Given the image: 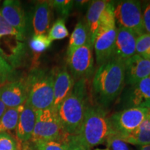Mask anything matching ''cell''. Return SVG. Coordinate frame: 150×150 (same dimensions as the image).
I'll return each mask as SVG.
<instances>
[{
  "label": "cell",
  "mask_w": 150,
  "mask_h": 150,
  "mask_svg": "<svg viewBox=\"0 0 150 150\" xmlns=\"http://www.w3.org/2000/svg\"><path fill=\"white\" fill-rule=\"evenodd\" d=\"M125 83V63L112 57L100 65L92 82V93L95 105L108 107L122 92Z\"/></svg>",
  "instance_id": "6da1fadb"
},
{
  "label": "cell",
  "mask_w": 150,
  "mask_h": 150,
  "mask_svg": "<svg viewBox=\"0 0 150 150\" xmlns=\"http://www.w3.org/2000/svg\"><path fill=\"white\" fill-rule=\"evenodd\" d=\"M112 134L115 132L104 108L89 104L79 129L71 136L91 150V148L104 143Z\"/></svg>",
  "instance_id": "7a4b0ae2"
},
{
  "label": "cell",
  "mask_w": 150,
  "mask_h": 150,
  "mask_svg": "<svg viewBox=\"0 0 150 150\" xmlns=\"http://www.w3.org/2000/svg\"><path fill=\"white\" fill-rule=\"evenodd\" d=\"M86 80L75 82L72 92L56 110L63 130L68 136L74 135L79 129L89 105Z\"/></svg>",
  "instance_id": "3957f363"
},
{
  "label": "cell",
  "mask_w": 150,
  "mask_h": 150,
  "mask_svg": "<svg viewBox=\"0 0 150 150\" xmlns=\"http://www.w3.org/2000/svg\"><path fill=\"white\" fill-rule=\"evenodd\" d=\"M27 104L35 110L51 108L54 102V70L34 68L25 79Z\"/></svg>",
  "instance_id": "277c9868"
},
{
  "label": "cell",
  "mask_w": 150,
  "mask_h": 150,
  "mask_svg": "<svg viewBox=\"0 0 150 150\" xmlns=\"http://www.w3.org/2000/svg\"><path fill=\"white\" fill-rule=\"evenodd\" d=\"M69 136L63 130L56 110L51 108L36 110V121L31 142L52 140L65 143Z\"/></svg>",
  "instance_id": "5b68a950"
},
{
  "label": "cell",
  "mask_w": 150,
  "mask_h": 150,
  "mask_svg": "<svg viewBox=\"0 0 150 150\" xmlns=\"http://www.w3.org/2000/svg\"><path fill=\"white\" fill-rule=\"evenodd\" d=\"M113 11L115 24L118 28L131 30L138 36L145 33L140 1L135 0L119 1L114 5Z\"/></svg>",
  "instance_id": "8992f818"
},
{
  "label": "cell",
  "mask_w": 150,
  "mask_h": 150,
  "mask_svg": "<svg viewBox=\"0 0 150 150\" xmlns=\"http://www.w3.org/2000/svg\"><path fill=\"white\" fill-rule=\"evenodd\" d=\"M93 46L88 42L67 56V65L74 82L80 79H87L94 72Z\"/></svg>",
  "instance_id": "52a82bcc"
},
{
  "label": "cell",
  "mask_w": 150,
  "mask_h": 150,
  "mask_svg": "<svg viewBox=\"0 0 150 150\" xmlns=\"http://www.w3.org/2000/svg\"><path fill=\"white\" fill-rule=\"evenodd\" d=\"M149 110L147 108H128L112 114L108 118L112 130L115 134L133 132L145 120Z\"/></svg>",
  "instance_id": "ba28073f"
},
{
  "label": "cell",
  "mask_w": 150,
  "mask_h": 150,
  "mask_svg": "<svg viewBox=\"0 0 150 150\" xmlns=\"http://www.w3.org/2000/svg\"><path fill=\"white\" fill-rule=\"evenodd\" d=\"M117 35L115 23L100 24L93 42L97 63L99 66L113 56Z\"/></svg>",
  "instance_id": "9c48e42d"
},
{
  "label": "cell",
  "mask_w": 150,
  "mask_h": 150,
  "mask_svg": "<svg viewBox=\"0 0 150 150\" xmlns=\"http://www.w3.org/2000/svg\"><path fill=\"white\" fill-rule=\"evenodd\" d=\"M122 99L126 108L140 107L150 109V76L134 85L129 86Z\"/></svg>",
  "instance_id": "30bf717a"
},
{
  "label": "cell",
  "mask_w": 150,
  "mask_h": 150,
  "mask_svg": "<svg viewBox=\"0 0 150 150\" xmlns=\"http://www.w3.org/2000/svg\"><path fill=\"white\" fill-rule=\"evenodd\" d=\"M27 97L25 79L0 86V99L7 108H16L24 104Z\"/></svg>",
  "instance_id": "8fae6325"
},
{
  "label": "cell",
  "mask_w": 150,
  "mask_h": 150,
  "mask_svg": "<svg viewBox=\"0 0 150 150\" xmlns=\"http://www.w3.org/2000/svg\"><path fill=\"white\" fill-rule=\"evenodd\" d=\"M0 12L6 22L24 38L27 28V17L20 1L6 0Z\"/></svg>",
  "instance_id": "7c38bea8"
},
{
  "label": "cell",
  "mask_w": 150,
  "mask_h": 150,
  "mask_svg": "<svg viewBox=\"0 0 150 150\" xmlns=\"http://www.w3.org/2000/svg\"><path fill=\"white\" fill-rule=\"evenodd\" d=\"M138 35L131 30L117 28L115 47L112 57L126 62L136 54V40Z\"/></svg>",
  "instance_id": "4fadbf2b"
},
{
  "label": "cell",
  "mask_w": 150,
  "mask_h": 150,
  "mask_svg": "<svg viewBox=\"0 0 150 150\" xmlns=\"http://www.w3.org/2000/svg\"><path fill=\"white\" fill-rule=\"evenodd\" d=\"M150 76V58L136 54L125 62V83L132 86Z\"/></svg>",
  "instance_id": "5bb4252c"
},
{
  "label": "cell",
  "mask_w": 150,
  "mask_h": 150,
  "mask_svg": "<svg viewBox=\"0 0 150 150\" xmlns=\"http://www.w3.org/2000/svg\"><path fill=\"white\" fill-rule=\"evenodd\" d=\"M54 72V102L52 108L56 110L60 104L72 92L75 82L70 73L65 67Z\"/></svg>",
  "instance_id": "9a60e30c"
},
{
  "label": "cell",
  "mask_w": 150,
  "mask_h": 150,
  "mask_svg": "<svg viewBox=\"0 0 150 150\" xmlns=\"http://www.w3.org/2000/svg\"><path fill=\"white\" fill-rule=\"evenodd\" d=\"M52 9L50 1H40L35 4L32 18L34 35L45 34L50 30L53 16Z\"/></svg>",
  "instance_id": "2e32d148"
},
{
  "label": "cell",
  "mask_w": 150,
  "mask_h": 150,
  "mask_svg": "<svg viewBox=\"0 0 150 150\" xmlns=\"http://www.w3.org/2000/svg\"><path fill=\"white\" fill-rule=\"evenodd\" d=\"M36 121V110L25 102L17 125L16 136L19 141L27 142L31 140Z\"/></svg>",
  "instance_id": "e0dca14e"
},
{
  "label": "cell",
  "mask_w": 150,
  "mask_h": 150,
  "mask_svg": "<svg viewBox=\"0 0 150 150\" xmlns=\"http://www.w3.org/2000/svg\"><path fill=\"white\" fill-rule=\"evenodd\" d=\"M108 1L103 0L92 1L86 14V24L88 29L91 42L93 46L94 40L100 24L101 18Z\"/></svg>",
  "instance_id": "ac0fdd59"
},
{
  "label": "cell",
  "mask_w": 150,
  "mask_h": 150,
  "mask_svg": "<svg viewBox=\"0 0 150 150\" xmlns=\"http://www.w3.org/2000/svg\"><path fill=\"white\" fill-rule=\"evenodd\" d=\"M126 143L141 146L150 144V110L145 120L138 129L126 134H115Z\"/></svg>",
  "instance_id": "d6986e66"
},
{
  "label": "cell",
  "mask_w": 150,
  "mask_h": 150,
  "mask_svg": "<svg viewBox=\"0 0 150 150\" xmlns=\"http://www.w3.org/2000/svg\"><path fill=\"white\" fill-rule=\"evenodd\" d=\"M88 42H91L88 29L86 22L79 21L75 26L74 31L70 38L68 48H67V56L70 55L76 49L83 46Z\"/></svg>",
  "instance_id": "ffe728a7"
},
{
  "label": "cell",
  "mask_w": 150,
  "mask_h": 150,
  "mask_svg": "<svg viewBox=\"0 0 150 150\" xmlns=\"http://www.w3.org/2000/svg\"><path fill=\"white\" fill-rule=\"evenodd\" d=\"M24 105L16 108H8L0 119V133L16 129L19 117L24 108Z\"/></svg>",
  "instance_id": "44dd1931"
},
{
  "label": "cell",
  "mask_w": 150,
  "mask_h": 150,
  "mask_svg": "<svg viewBox=\"0 0 150 150\" xmlns=\"http://www.w3.org/2000/svg\"><path fill=\"white\" fill-rule=\"evenodd\" d=\"M52 42V41L50 40L46 34L33 35L30 40L29 47L33 53L40 54L51 46Z\"/></svg>",
  "instance_id": "7402d4cb"
},
{
  "label": "cell",
  "mask_w": 150,
  "mask_h": 150,
  "mask_svg": "<svg viewBox=\"0 0 150 150\" xmlns=\"http://www.w3.org/2000/svg\"><path fill=\"white\" fill-rule=\"evenodd\" d=\"M68 35L69 31L65 26V20L63 18H59L49 30L48 38L51 41H54L65 38Z\"/></svg>",
  "instance_id": "603a6c76"
},
{
  "label": "cell",
  "mask_w": 150,
  "mask_h": 150,
  "mask_svg": "<svg viewBox=\"0 0 150 150\" xmlns=\"http://www.w3.org/2000/svg\"><path fill=\"white\" fill-rule=\"evenodd\" d=\"M52 8L56 10L57 13L65 20L72 11L74 1L71 0H54L50 1Z\"/></svg>",
  "instance_id": "cb8c5ba5"
},
{
  "label": "cell",
  "mask_w": 150,
  "mask_h": 150,
  "mask_svg": "<svg viewBox=\"0 0 150 150\" xmlns=\"http://www.w3.org/2000/svg\"><path fill=\"white\" fill-rule=\"evenodd\" d=\"M136 54L150 58V34L145 33L137 38Z\"/></svg>",
  "instance_id": "d4e9b609"
},
{
  "label": "cell",
  "mask_w": 150,
  "mask_h": 150,
  "mask_svg": "<svg viewBox=\"0 0 150 150\" xmlns=\"http://www.w3.org/2000/svg\"><path fill=\"white\" fill-rule=\"evenodd\" d=\"M4 36L16 37L18 40H23L24 38L16 29L6 22L0 12V38Z\"/></svg>",
  "instance_id": "484cf974"
},
{
  "label": "cell",
  "mask_w": 150,
  "mask_h": 150,
  "mask_svg": "<svg viewBox=\"0 0 150 150\" xmlns=\"http://www.w3.org/2000/svg\"><path fill=\"white\" fill-rule=\"evenodd\" d=\"M13 74V68L0 54V86L6 83Z\"/></svg>",
  "instance_id": "4316f807"
},
{
  "label": "cell",
  "mask_w": 150,
  "mask_h": 150,
  "mask_svg": "<svg viewBox=\"0 0 150 150\" xmlns=\"http://www.w3.org/2000/svg\"><path fill=\"white\" fill-rule=\"evenodd\" d=\"M37 150H67L66 143L52 141V140H40L33 142Z\"/></svg>",
  "instance_id": "83f0119b"
},
{
  "label": "cell",
  "mask_w": 150,
  "mask_h": 150,
  "mask_svg": "<svg viewBox=\"0 0 150 150\" xmlns=\"http://www.w3.org/2000/svg\"><path fill=\"white\" fill-rule=\"evenodd\" d=\"M0 150H19L16 140L7 132L0 133Z\"/></svg>",
  "instance_id": "f1b7e54d"
},
{
  "label": "cell",
  "mask_w": 150,
  "mask_h": 150,
  "mask_svg": "<svg viewBox=\"0 0 150 150\" xmlns=\"http://www.w3.org/2000/svg\"><path fill=\"white\" fill-rule=\"evenodd\" d=\"M107 149L109 150H130L127 144L120 139L115 134L108 137L106 141Z\"/></svg>",
  "instance_id": "f546056e"
},
{
  "label": "cell",
  "mask_w": 150,
  "mask_h": 150,
  "mask_svg": "<svg viewBox=\"0 0 150 150\" xmlns=\"http://www.w3.org/2000/svg\"><path fill=\"white\" fill-rule=\"evenodd\" d=\"M142 11V22L145 33L150 34V1L145 4Z\"/></svg>",
  "instance_id": "4dcf8cb0"
},
{
  "label": "cell",
  "mask_w": 150,
  "mask_h": 150,
  "mask_svg": "<svg viewBox=\"0 0 150 150\" xmlns=\"http://www.w3.org/2000/svg\"><path fill=\"white\" fill-rule=\"evenodd\" d=\"M67 145V150H90L88 148L81 145L79 142L75 140L72 136H69L68 140L65 142Z\"/></svg>",
  "instance_id": "1f68e13d"
},
{
  "label": "cell",
  "mask_w": 150,
  "mask_h": 150,
  "mask_svg": "<svg viewBox=\"0 0 150 150\" xmlns=\"http://www.w3.org/2000/svg\"><path fill=\"white\" fill-rule=\"evenodd\" d=\"M7 108H8L6 106V105L2 102V101L0 99V119L2 117L4 113L6 110H7Z\"/></svg>",
  "instance_id": "d6a6232c"
},
{
  "label": "cell",
  "mask_w": 150,
  "mask_h": 150,
  "mask_svg": "<svg viewBox=\"0 0 150 150\" xmlns=\"http://www.w3.org/2000/svg\"><path fill=\"white\" fill-rule=\"evenodd\" d=\"M140 150H150V144L149 145L141 146L140 148Z\"/></svg>",
  "instance_id": "836d02e7"
},
{
  "label": "cell",
  "mask_w": 150,
  "mask_h": 150,
  "mask_svg": "<svg viewBox=\"0 0 150 150\" xmlns=\"http://www.w3.org/2000/svg\"><path fill=\"white\" fill-rule=\"evenodd\" d=\"M95 150H109V149H108L107 148H106V149H98V148H97V149H95Z\"/></svg>",
  "instance_id": "e575fe53"
},
{
  "label": "cell",
  "mask_w": 150,
  "mask_h": 150,
  "mask_svg": "<svg viewBox=\"0 0 150 150\" xmlns=\"http://www.w3.org/2000/svg\"><path fill=\"white\" fill-rule=\"evenodd\" d=\"M0 52H2V50H1V48H0ZM0 54H1V53H0Z\"/></svg>",
  "instance_id": "d590c367"
}]
</instances>
